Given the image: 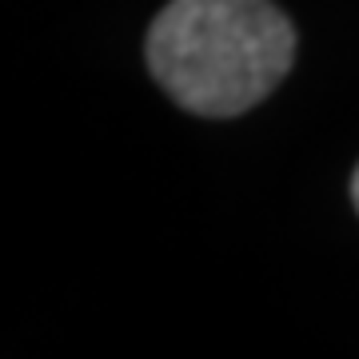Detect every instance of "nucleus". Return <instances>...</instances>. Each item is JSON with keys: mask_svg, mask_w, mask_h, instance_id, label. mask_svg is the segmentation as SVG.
I'll use <instances>...</instances> for the list:
<instances>
[{"mask_svg": "<svg viewBox=\"0 0 359 359\" xmlns=\"http://www.w3.org/2000/svg\"><path fill=\"white\" fill-rule=\"evenodd\" d=\"M144 60L184 112L228 120L256 108L295 60V25L271 0H168Z\"/></svg>", "mask_w": 359, "mask_h": 359, "instance_id": "nucleus-1", "label": "nucleus"}, {"mask_svg": "<svg viewBox=\"0 0 359 359\" xmlns=\"http://www.w3.org/2000/svg\"><path fill=\"white\" fill-rule=\"evenodd\" d=\"M351 204H355V212H359V164H355V172H351Z\"/></svg>", "mask_w": 359, "mask_h": 359, "instance_id": "nucleus-2", "label": "nucleus"}]
</instances>
